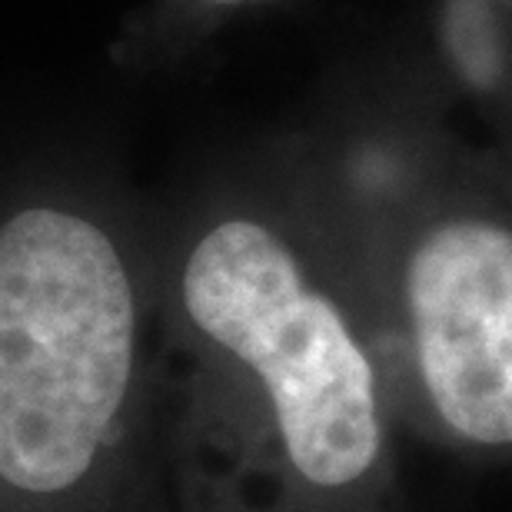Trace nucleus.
I'll list each match as a JSON object with an SVG mask.
<instances>
[{
	"label": "nucleus",
	"mask_w": 512,
	"mask_h": 512,
	"mask_svg": "<svg viewBox=\"0 0 512 512\" xmlns=\"http://www.w3.org/2000/svg\"><path fill=\"white\" fill-rule=\"evenodd\" d=\"M133 290L117 247L67 210L0 227V479L27 493L80 483L124 403Z\"/></svg>",
	"instance_id": "f257e3e1"
},
{
	"label": "nucleus",
	"mask_w": 512,
	"mask_h": 512,
	"mask_svg": "<svg viewBox=\"0 0 512 512\" xmlns=\"http://www.w3.org/2000/svg\"><path fill=\"white\" fill-rule=\"evenodd\" d=\"M183 303L210 340L270 389L293 466L316 486L360 479L380 449L373 370L300 263L253 220H227L193 250Z\"/></svg>",
	"instance_id": "f03ea898"
},
{
	"label": "nucleus",
	"mask_w": 512,
	"mask_h": 512,
	"mask_svg": "<svg viewBox=\"0 0 512 512\" xmlns=\"http://www.w3.org/2000/svg\"><path fill=\"white\" fill-rule=\"evenodd\" d=\"M406 293L439 416L473 443H512V233L446 223L413 253Z\"/></svg>",
	"instance_id": "7ed1b4c3"
},
{
	"label": "nucleus",
	"mask_w": 512,
	"mask_h": 512,
	"mask_svg": "<svg viewBox=\"0 0 512 512\" xmlns=\"http://www.w3.org/2000/svg\"><path fill=\"white\" fill-rule=\"evenodd\" d=\"M217 4H240V0H217Z\"/></svg>",
	"instance_id": "20e7f679"
}]
</instances>
